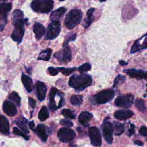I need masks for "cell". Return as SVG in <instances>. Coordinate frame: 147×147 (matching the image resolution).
Returning <instances> with one entry per match:
<instances>
[{
  "label": "cell",
  "instance_id": "obj_32",
  "mask_svg": "<svg viewBox=\"0 0 147 147\" xmlns=\"http://www.w3.org/2000/svg\"><path fill=\"white\" fill-rule=\"evenodd\" d=\"M9 99L17 104V106H20L21 103V98L18 94L16 92H13L9 95Z\"/></svg>",
  "mask_w": 147,
  "mask_h": 147
},
{
  "label": "cell",
  "instance_id": "obj_36",
  "mask_svg": "<svg viewBox=\"0 0 147 147\" xmlns=\"http://www.w3.org/2000/svg\"><path fill=\"white\" fill-rule=\"evenodd\" d=\"M76 38V34H75V33H72V34H68L65 37V39L64 42L63 46L64 45H67L69 42L73 41L75 40Z\"/></svg>",
  "mask_w": 147,
  "mask_h": 147
},
{
  "label": "cell",
  "instance_id": "obj_24",
  "mask_svg": "<svg viewBox=\"0 0 147 147\" xmlns=\"http://www.w3.org/2000/svg\"><path fill=\"white\" fill-rule=\"evenodd\" d=\"M66 10H67L66 8H65L64 7H61L60 8H58L56 10L53 11L50 16L51 20V21H59V20L65 13Z\"/></svg>",
  "mask_w": 147,
  "mask_h": 147
},
{
  "label": "cell",
  "instance_id": "obj_44",
  "mask_svg": "<svg viewBox=\"0 0 147 147\" xmlns=\"http://www.w3.org/2000/svg\"><path fill=\"white\" fill-rule=\"evenodd\" d=\"M29 126L30 128L32 130H33L34 131H35V130H36V129H35V125H34V122L33 121H30V122L29 123Z\"/></svg>",
  "mask_w": 147,
  "mask_h": 147
},
{
  "label": "cell",
  "instance_id": "obj_4",
  "mask_svg": "<svg viewBox=\"0 0 147 147\" xmlns=\"http://www.w3.org/2000/svg\"><path fill=\"white\" fill-rule=\"evenodd\" d=\"M31 7L36 13H48L53 7V0H33Z\"/></svg>",
  "mask_w": 147,
  "mask_h": 147
},
{
  "label": "cell",
  "instance_id": "obj_2",
  "mask_svg": "<svg viewBox=\"0 0 147 147\" xmlns=\"http://www.w3.org/2000/svg\"><path fill=\"white\" fill-rule=\"evenodd\" d=\"M92 82L91 76L86 74L74 75L69 78L68 84L74 89L82 91L90 86Z\"/></svg>",
  "mask_w": 147,
  "mask_h": 147
},
{
  "label": "cell",
  "instance_id": "obj_41",
  "mask_svg": "<svg viewBox=\"0 0 147 147\" xmlns=\"http://www.w3.org/2000/svg\"><path fill=\"white\" fill-rule=\"evenodd\" d=\"M139 133L141 135L143 136H146L147 137V127L146 126H141L140 130Z\"/></svg>",
  "mask_w": 147,
  "mask_h": 147
},
{
  "label": "cell",
  "instance_id": "obj_5",
  "mask_svg": "<svg viewBox=\"0 0 147 147\" xmlns=\"http://www.w3.org/2000/svg\"><path fill=\"white\" fill-rule=\"evenodd\" d=\"M61 24L59 21H52L48 25L45 36L46 40H53L60 34Z\"/></svg>",
  "mask_w": 147,
  "mask_h": 147
},
{
  "label": "cell",
  "instance_id": "obj_16",
  "mask_svg": "<svg viewBox=\"0 0 147 147\" xmlns=\"http://www.w3.org/2000/svg\"><path fill=\"white\" fill-rule=\"evenodd\" d=\"M3 110L5 113L9 116L13 117L17 113V109L16 106L12 102L5 100L3 104Z\"/></svg>",
  "mask_w": 147,
  "mask_h": 147
},
{
  "label": "cell",
  "instance_id": "obj_3",
  "mask_svg": "<svg viewBox=\"0 0 147 147\" xmlns=\"http://www.w3.org/2000/svg\"><path fill=\"white\" fill-rule=\"evenodd\" d=\"M83 13L79 9H72L66 15L64 21V24L66 28L72 29L78 24H80L82 20Z\"/></svg>",
  "mask_w": 147,
  "mask_h": 147
},
{
  "label": "cell",
  "instance_id": "obj_51",
  "mask_svg": "<svg viewBox=\"0 0 147 147\" xmlns=\"http://www.w3.org/2000/svg\"><path fill=\"white\" fill-rule=\"evenodd\" d=\"M146 91H147V90H146Z\"/></svg>",
  "mask_w": 147,
  "mask_h": 147
},
{
  "label": "cell",
  "instance_id": "obj_25",
  "mask_svg": "<svg viewBox=\"0 0 147 147\" xmlns=\"http://www.w3.org/2000/svg\"><path fill=\"white\" fill-rule=\"evenodd\" d=\"M14 123L24 131L29 133V131L28 129V120L23 117H21L14 121Z\"/></svg>",
  "mask_w": 147,
  "mask_h": 147
},
{
  "label": "cell",
  "instance_id": "obj_47",
  "mask_svg": "<svg viewBox=\"0 0 147 147\" xmlns=\"http://www.w3.org/2000/svg\"><path fill=\"white\" fill-rule=\"evenodd\" d=\"M6 1V0H1V3H3V2H5Z\"/></svg>",
  "mask_w": 147,
  "mask_h": 147
},
{
  "label": "cell",
  "instance_id": "obj_18",
  "mask_svg": "<svg viewBox=\"0 0 147 147\" xmlns=\"http://www.w3.org/2000/svg\"><path fill=\"white\" fill-rule=\"evenodd\" d=\"M114 117L119 120H126L131 118L133 113L132 111L127 109L117 110L114 113Z\"/></svg>",
  "mask_w": 147,
  "mask_h": 147
},
{
  "label": "cell",
  "instance_id": "obj_23",
  "mask_svg": "<svg viewBox=\"0 0 147 147\" xmlns=\"http://www.w3.org/2000/svg\"><path fill=\"white\" fill-rule=\"evenodd\" d=\"M95 11V8L90 9L87 12V17L83 20L82 25L84 28H88L94 20V13Z\"/></svg>",
  "mask_w": 147,
  "mask_h": 147
},
{
  "label": "cell",
  "instance_id": "obj_45",
  "mask_svg": "<svg viewBox=\"0 0 147 147\" xmlns=\"http://www.w3.org/2000/svg\"><path fill=\"white\" fill-rule=\"evenodd\" d=\"M134 144H135L137 145L138 146H142L143 145V142L142 141H141L140 140H135L134 141Z\"/></svg>",
  "mask_w": 147,
  "mask_h": 147
},
{
  "label": "cell",
  "instance_id": "obj_7",
  "mask_svg": "<svg viewBox=\"0 0 147 147\" xmlns=\"http://www.w3.org/2000/svg\"><path fill=\"white\" fill-rule=\"evenodd\" d=\"M54 57L60 62L68 63L72 59V53L70 47L67 45H64L63 48L56 52L54 54Z\"/></svg>",
  "mask_w": 147,
  "mask_h": 147
},
{
  "label": "cell",
  "instance_id": "obj_13",
  "mask_svg": "<svg viewBox=\"0 0 147 147\" xmlns=\"http://www.w3.org/2000/svg\"><path fill=\"white\" fill-rule=\"evenodd\" d=\"M146 48H147V33L134 42L131 48L130 53H134Z\"/></svg>",
  "mask_w": 147,
  "mask_h": 147
},
{
  "label": "cell",
  "instance_id": "obj_21",
  "mask_svg": "<svg viewBox=\"0 0 147 147\" xmlns=\"http://www.w3.org/2000/svg\"><path fill=\"white\" fill-rule=\"evenodd\" d=\"M21 80L26 91L28 92H30L32 91L33 86L32 79L29 76H27L22 73L21 76Z\"/></svg>",
  "mask_w": 147,
  "mask_h": 147
},
{
  "label": "cell",
  "instance_id": "obj_28",
  "mask_svg": "<svg viewBox=\"0 0 147 147\" xmlns=\"http://www.w3.org/2000/svg\"><path fill=\"white\" fill-rule=\"evenodd\" d=\"M114 134L116 136H119L122 134L125 130L124 125L118 122H114Z\"/></svg>",
  "mask_w": 147,
  "mask_h": 147
},
{
  "label": "cell",
  "instance_id": "obj_20",
  "mask_svg": "<svg viewBox=\"0 0 147 147\" xmlns=\"http://www.w3.org/2000/svg\"><path fill=\"white\" fill-rule=\"evenodd\" d=\"M0 130L1 133L5 134L10 133V125L8 120L2 115L0 116Z\"/></svg>",
  "mask_w": 147,
  "mask_h": 147
},
{
  "label": "cell",
  "instance_id": "obj_22",
  "mask_svg": "<svg viewBox=\"0 0 147 147\" xmlns=\"http://www.w3.org/2000/svg\"><path fill=\"white\" fill-rule=\"evenodd\" d=\"M39 138L43 142H45L47 140L48 136L46 133V129L45 126L43 124H38L36 128L34 131Z\"/></svg>",
  "mask_w": 147,
  "mask_h": 147
},
{
  "label": "cell",
  "instance_id": "obj_40",
  "mask_svg": "<svg viewBox=\"0 0 147 147\" xmlns=\"http://www.w3.org/2000/svg\"><path fill=\"white\" fill-rule=\"evenodd\" d=\"M48 70L49 74H51L52 76H55V75H57L58 73L59 72V70L58 68H56L50 67L48 68Z\"/></svg>",
  "mask_w": 147,
  "mask_h": 147
},
{
  "label": "cell",
  "instance_id": "obj_48",
  "mask_svg": "<svg viewBox=\"0 0 147 147\" xmlns=\"http://www.w3.org/2000/svg\"><path fill=\"white\" fill-rule=\"evenodd\" d=\"M106 0H99V1L100 2H105Z\"/></svg>",
  "mask_w": 147,
  "mask_h": 147
},
{
  "label": "cell",
  "instance_id": "obj_11",
  "mask_svg": "<svg viewBox=\"0 0 147 147\" xmlns=\"http://www.w3.org/2000/svg\"><path fill=\"white\" fill-rule=\"evenodd\" d=\"M89 137L91 144L96 147H99L102 144V137L99 130L95 127H91L88 129Z\"/></svg>",
  "mask_w": 147,
  "mask_h": 147
},
{
  "label": "cell",
  "instance_id": "obj_1",
  "mask_svg": "<svg viewBox=\"0 0 147 147\" xmlns=\"http://www.w3.org/2000/svg\"><path fill=\"white\" fill-rule=\"evenodd\" d=\"M27 21L26 18H24V14L21 10L16 9L13 11V23L14 28L11 37L14 41L17 42L18 44L22 41L25 32L24 24Z\"/></svg>",
  "mask_w": 147,
  "mask_h": 147
},
{
  "label": "cell",
  "instance_id": "obj_12",
  "mask_svg": "<svg viewBox=\"0 0 147 147\" xmlns=\"http://www.w3.org/2000/svg\"><path fill=\"white\" fill-rule=\"evenodd\" d=\"M102 134L106 141L109 144H111L113 140V126L110 122H104L102 126Z\"/></svg>",
  "mask_w": 147,
  "mask_h": 147
},
{
  "label": "cell",
  "instance_id": "obj_19",
  "mask_svg": "<svg viewBox=\"0 0 147 147\" xmlns=\"http://www.w3.org/2000/svg\"><path fill=\"white\" fill-rule=\"evenodd\" d=\"M33 31L35 34V37L36 40H40L44 34L45 30L43 25H42L40 22H35L33 25Z\"/></svg>",
  "mask_w": 147,
  "mask_h": 147
},
{
  "label": "cell",
  "instance_id": "obj_38",
  "mask_svg": "<svg viewBox=\"0 0 147 147\" xmlns=\"http://www.w3.org/2000/svg\"><path fill=\"white\" fill-rule=\"evenodd\" d=\"M13 133L16 134V135H18V136H20L21 137H22L24 139H25L26 140H28L29 139V136H28L27 135H26L24 133L22 132L21 131H20L17 127H14L13 128Z\"/></svg>",
  "mask_w": 147,
  "mask_h": 147
},
{
  "label": "cell",
  "instance_id": "obj_43",
  "mask_svg": "<svg viewBox=\"0 0 147 147\" xmlns=\"http://www.w3.org/2000/svg\"><path fill=\"white\" fill-rule=\"evenodd\" d=\"M134 132V126L133 124H130V127L128 130V135L131 136Z\"/></svg>",
  "mask_w": 147,
  "mask_h": 147
},
{
  "label": "cell",
  "instance_id": "obj_9",
  "mask_svg": "<svg viewBox=\"0 0 147 147\" xmlns=\"http://www.w3.org/2000/svg\"><path fill=\"white\" fill-rule=\"evenodd\" d=\"M57 137L59 140L63 142H67L72 141L75 137L74 131L69 127H63L59 130Z\"/></svg>",
  "mask_w": 147,
  "mask_h": 147
},
{
  "label": "cell",
  "instance_id": "obj_39",
  "mask_svg": "<svg viewBox=\"0 0 147 147\" xmlns=\"http://www.w3.org/2000/svg\"><path fill=\"white\" fill-rule=\"evenodd\" d=\"M60 124L62 126L67 127H70L73 126V123L69 119H61L60 121Z\"/></svg>",
  "mask_w": 147,
  "mask_h": 147
},
{
  "label": "cell",
  "instance_id": "obj_10",
  "mask_svg": "<svg viewBox=\"0 0 147 147\" xmlns=\"http://www.w3.org/2000/svg\"><path fill=\"white\" fill-rule=\"evenodd\" d=\"M134 96L131 94H126L117 97L115 101V105L119 107L128 108L130 107L133 102Z\"/></svg>",
  "mask_w": 147,
  "mask_h": 147
},
{
  "label": "cell",
  "instance_id": "obj_30",
  "mask_svg": "<svg viewBox=\"0 0 147 147\" xmlns=\"http://www.w3.org/2000/svg\"><path fill=\"white\" fill-rule=\"evenodd\" d=\"M135 106L140 111L145 112L146 110V107L144 100L138 98L135 101Z\"/></svg>",
  "mask_w": 147,
  "mask_h": 147
},
{
  "label": "cell",
  "instance_id": "obj_31",
  "mask_svg": "<svg viewBox=\"0 0 147 147\" xmlns=\"http://www.w3.org/2000/svg\"><path fill=\"white\" fill-rule=\"evenodd\" d=\"M82 102L83 98L82 95H72L71 98V103L74 106H80L82 103Z\"/></svg>",
  "mask_w": 147,
  "mask_h": 147
},
{
  "label": "cell",
  "instance_id": "obj_49",
  "mask_svg": "<svg viewBox=\"0 0 147 147\" xmlns=\"http://www.w3.org/2000/svg\"><path fill=\"white\" fill-rule=\"evenodd\" d=\"M59 1H65V0H59Z\"/></svg>",
  "mask_w": 147,
  "mask_h": 147
},
{
  "label": "cell",
  "instance_id": "obj_34",
  "mask_svg": "<svg viewBox=\"0 0 147 147\" xmlns=\"http://www.w3.org/2000/svg\"><path fill=\"white\" fill-rule=\"evenodd\" d=\"M125 79H126V78L125 76H123L122 75H118L114 79L113 87H115L117 86L118 85L123 83L124 81L125 80Z\"/></svg>",
  "mask_w": 147,
  "mask_h": 147
},
{
  "label": "cell",
  "instance_id": "obj_15",
  "mask_svg": "<svg viewBox=\"0 0 147 147\" xmlns=\"http://www.w3.org/2000/svg\"><path fill=\"white\" fill-rule=\"evenodd\" d=\"M37 95L40 101H42L45 98L47 88L46 85L42 82L37 81L36 84Z\"/></svg>",
  "mask_w": 147,
  "mask_h": 147
},
{
  "label": "cell",
  "instance_id": "obj_42",
  "mask_svg": "<svg viewBox=\"0 0 147 147\" xmlns=\"http://www.w3.org/2000/svg\"><path fill=\"white\" fill-rule=\"evenodd\" d=\"M28 101H29V105L30 106V107H31L32 108H34V107L36 106V101L34 99H33V98L29 97V99H28Z\"/></svg>",
  "mask_w": 147,
  "mask_h": 147
},
{
  "label": "cell",
  "instance_id": "obj_35",
  "mask_svg": "<svg viewBox=\"0 0 147 147\" xmlns=\"http://www.w3.org/2000/svg\"><path fill=\"white\" fill-rule=\"evenodd\" d=\"M59 72H61L63 75H69L71 74H72L75 69V68H63V67H60V68H58Z\"/></svg>",
  "mask_w": 147,
  "mask_h": 147
},
{
  "label": "cell",
  "instance_id": "obj_26",
  "mask_svg": "<svg viewBox=\"0 0 147 147\" xmlns=\"http://www.w3.org/2000/svg\"><path fill=\"white\" fill-rule=\"evenodd\" d=\"M92 114L88 111H82L78 117V120L82 124H86L92 118Z\"/></svg>",
  "mask_w": 147,
  "mask_h": 147
},
{
  "label": "cell",
  "instance_id": "obj_29",
  "mask_svg": "<svg viewBox=\"0 0 147 147\" xmlns=\"http://www.w3.org/2000/svg\"><path fill=\"white\" fill-rule=\"evenodd\" d=\"M49 117V112L45 106H42L38 113V118L41 121H44Z\"/></svg>",
  "mask_w": 147,
  "mask_h": 147
},
{
  "label": "cell",
  "instance_id": "obj_14",
  "mask_svg": "<svg viewBox=\"0 0 147 147\" xmlns=\"http://www.w3.org/2000/svg\"><path fill=\"white\" fill-rule=\"evenodd\" d=\"M126 74L129 75L131 78H136L137 79H146L147 80V72H144L140 69H128L123 71Z\"/></svg>",
  "mask_w": 147,
  "mask_h": 147
},
{
  "label": "cell",
  "instance_id": "obj_33",
  "mask_svg": "<svg viewBox=\"0 0 147 147\" xmlns=\"http://www.w3.org/2000/svg\"><path fill=\"white\" fill-rule=\"evenodd\" d=\"M61 113L62 114L67 118H71V119H75V115L74 114V113H73V111H72L71 110L69 109H64L63 110H62L61 111Z\"/></svg>",
  "mask_w": 147,
  "mask_h": 147
},
{
  "label": "cell",
  "instance_id": "obj_50",
  "mask_svg": "<svg viewBox=\"0 0 147 147\" xmlns=\"http://www.w3.org/2000/svg\"><path fill=\"white\" fill-rule=\"evenodd\" d=\"M146 141H147V138H146Z\"/></svg>",
  "mask_w": 147,
  "mask_h": 147
},
{
  "label": "cell",
  "instance_id": "obj_6",
  "mask_svg": "<svg viewBox=\"0 0 147 147\" xmlns=\"http://www.w3.org/2000/svg\"><path fill=\"white\" fill-rule=\"evenodd\" d=\"M114 96V91L111 89L104 90L92 96V100L98 104H104L110 101Z\"/></svg>",
  "mask_w": 147,
  "mask_h": 147
},
{
  "label": "cell",
  "instance_id": "obj_27",
  "mask_svg": "<svg viewBox=\"0 0 147 147\" xmlns=\"http://www.w3.org/2000/svg\"><path fill=\"white\" fill-rule=\"evenodd\" d=\"M52 52V50L51 48H47L42 51L40 53L39 56L37 57V60H42L44 61L49 60L51 58Z\"/></svg>",
  "mask_w": 147,
  "mask_h": 147
},
{
  "label": "cell",
  "instance_id": "obj_17",
  "mask_svg": "<svg viewBox=\"0 0 147 147\" xmlns=\"http://www.w3.org/2000/svg\"><path fill=\"white\" fill-rule=\"evenodd\" d=\"M59 91L55 87H52L49 92V107L51 111H55L58 108V106L56 105V102L55 100V98Z\"/></svg>",
  "mask_w": 147,
  "mask_h": 147
},
{
  "label": "cell",
  "instance_id": "obj_37",
  "mask_svg": "<svg viewBox=\"0 0 147 147\" xmlns=\"http://www.w3.org/2000/svg\"><path fill=\"white\" fill-rule=\"evenodd\" d=\"M91 68V66L90 63H86L82 65H81L79 68L78 70L80 72H86L89 70H90Z\"/></svg>",
  "mask_w": 147,
  "mask_h": 147
},
{
  "label": "cell",
  "instance_id": "obj_8",
  "mask_svg": "<svg viewBox=\"0 0 147 147\" xmlns=\"http://www.w3.org/2000/svg\"><path fill=\"white\" fill-rule=\"evenodd\" d=\"M12 7L11 3H1L0 5V22H1V31L3 30L7 23V14Z\"/></svg>",
  "mask_w": 147,
  "mask_h": 147
},
{
  "label": "cell",
  "instance_id": "obj_46",
  "mask_svg": "<svg viewBox=\"0 0 147 147\" xmlns=\"http://www.w3.org/2000/svg\"><path fill=\"white\" fill-rule=\"evenodd\" d=\"M119 64L121 65H126L127 63L123 60H121L119 61Z\"/></svg>",
  "mask_w": 147,
  "mask_h": 147
}]
</instances>
